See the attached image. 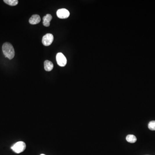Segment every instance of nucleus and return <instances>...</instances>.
I'll return each mask as SVG.
<instances>
[{"label":"nucleus","instance_id":"obj_1","mask_svg":"<svg viewBox=\"0 0 155 155\" xmlns=\"http://www.w3.org/2000/svg\"><path fill=\"white\" fill-rule=\"evenodd\" d=\"M2 51L6 57L12 60L15 56V51L13 45L10 43L6 42L2 46Z\"/></svg>","mask_w":155,"mask_h":155},{"label":"nucleus","instance_id":"obj_8","mask_svg":"<svg viewBox=\"0 0 155 155\" xmlns=\"http://www.w3.org/2000/svg\"><path fill=\"white\" fill-rule=\"evenodd\" d=\"M44 69L46 71H51L53 68V64L51 61H49V60H45L44 62Z\"/></svg>","mask_w":155,"mask_h":155},{"label":"nucleus","instance_id":"obj_7","mask_svg":"<svg viewBox=\"0 0 155 155\" xmlns=\"http://www.w3.org/2000/svg\"><path fill=\"white\" fill-rule=\"evenodd\" d=\"M52 19V17L50 14H47L46 16L44 17L43 18V24L44 26L46 27L49 26Z\"/></svg>","mask_w":155,"mask_h":155},{"label":"nucleus","instance_id":"obj_3","mask_svg":"<svg viewBox=\"0 0 155 155\" xmlns=\"http://www.w3.org/2000/svg\"><path fill=\"white\" fill-rule=\"evenodd\" d=\"M56 60L59 66L61 67L65 66L67 64V59L63 53H59L56 56Z\"/></svg>","mask_w":155,"mask_h":155},{"label":"nucleus","instance_id":"obj_10","mask_svg":"<svg viewBox=\"0 0 155 155\" xmlns=\"http://www.w3.org/2000/svg\"><path fill=\"white\" fill-rule=\"evenodd\" d=\"M3 2L8 5L12 6H16L18 3L17 0H4Z\"/></svg>","mask_w":155,"mask_h":155},{"label":"nucleus","instance_id":"obj_9","mask_svg":"<svg viewBox=\"0 0 155 155\" xmlns=\"http://www.w3.org/2000/svg\"><path fill=\"white\" fill-rule=\"evenodd\" d=\"M126 140L128 142L130 143H134L137 141V138L133 134H129L127 135Z\"/></svg>","mask_w":155,"mask_h":155},{"label":"nucleus","instance_id":"obj_11","mask_svg":"<svg viewBox=\"0 0 155 155\" xmlns=\"http://www.w3.org/2000/svg\"><path fill=\"white\" fill-rule=\"evenodd\" d=\"M148 128L149 130L155 131V121H152L148 124Z\"/></svg>","mask_w":155,"mask_h":155},{"label":"nucleus","instance_id":"obj_12","mask_svg":"<svg viewBox=\"0 0 155 155\" xmlns=\"http://www.w3.org/2000/svg\"><path fill=\"white\" fill-rule=\"evenodd\" d=\"M40 155H45L44 154H42Z\"/></svg>","mask_w":155,"mask_h":155},{"label":"nucleus","instance_id":"obj_5","mask_svg":"<svg viewBox=\"0 0 155 155\" xmlns=\"http://www.w3.org/2000/svg\"><path fill=\"white\" fill-rule=\"evenodd\" d=\"M57 15L58 17L64 19L68 18L70 15V13L69 11L66 9H60L57 11Z\"/></svg>","mask_w":155,"mask_h":155},{"label":"nucleus","instance_id":"obj_2","mask_svg":"<svg viewBox=\"0 0 155 155\" xmlns=\"http://www.w3.org/2000/svg\"><path fill=\"white\" fill-rule=\"evenodd\" d=\"M26 144L23 141H19L15 143L11 147L13 152L17 154H20L25 150Z\"/></svg>","mask_w":155,"mask_h":155},{"label":"nucleus","instance_id":"obj_6","mask_svg":"<svg viewBox=\"0 0 155 155\" xmlns=\"http://www.w3.org/2000/svg\"><path fill=\"white\" fill-rule=\"evenodd\" d=\"M41 21V18L38 15H33L29 19V23L31 24L35 25L39 24Z\"/></svg>","mask_w":155,"mask_h":155},{"label":"nucleus","instance_id":"obj_4","mask_svg":"<svg viewBox=\"0 0 155 155\" xmlns=\"http://www.w3.org/2000/svg\"><path fill=\"white\" fill-rule=\"evenodd\" d=\"M53 39L54 38L52 34L50 33L47 34L43 37L42 42L44 46H50L52 43Z\"/></svg>","mask_w":155,"mask_h":155}]
</instances>
